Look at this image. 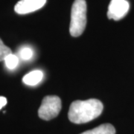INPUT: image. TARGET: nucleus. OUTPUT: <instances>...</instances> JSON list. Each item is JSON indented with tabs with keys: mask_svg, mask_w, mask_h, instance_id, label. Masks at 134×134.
<instances>
[{
	"mask_svg": "<svg viewBox=\"0 0 134 134\" xmlns=\"http://www.w3.org/2000/svg\"><path fill=\"white\" fill-rule=\"evenodd\" d=\"M103 109V104L98 99L75 100L70 105L68 117L75 124L87 123L98 118Z\"/></svg>",
	"mask_w": 134,
	"mask_h": 134,
	"instance_id": "1",
	"label": "nucleus"
},
{
	"mask_svg": "<svg viewBox=\"0 0 134 134\" xmlns=\"http://www.w3.org/2000/svg\"><path fill=\"white\" fill-rule=\"evenodd\" d=\"M86 25V3L85 0H75L71 10L69 32L72 37H79L84 31Z\"/></svg>",
	"mask_w": 134,
	"mask_h": 134,
	"instance_id": "2",
	"label": "nucleus"
},
{
	"mask_svg": "<svg viewBox=\"0 0 134 134\" xmlns=\"http://www.w3.org/2000/svg\"><path fill=\"white\" fill-rule=\"evenodd\" d=\"M61 110V100L55 96H46L38 110L40 119L48 121L57 117Z\"/></svg>",
	"mask_w": 134,
	"mask_h": 134,
	"instance_id": "3",
	"label": "nucleus"
},
{
	"mask_svg": "<svg viewBox=\"0 0 134 134\" xmlns=\"http://www.w3.org/2000/svg\"><path fill=\"white\" fill-rule=\"evenodd\" d=\"M129 8V2L127 0H111L107 11V17L115 21L120 20L126 16Z\"/></svg>",
	"mask_w": 134,
	"mask_h": 134,
	"instance_id": "4",
	"label": "nucleus"
},
{
	"mask_svg": "<svg viewBox=\"0 0 134 134\" xmlns=\"http://www.w3.org/2000/svg\"><path fill=\"white\" fill-rule=\"evenodd\" d=\"M46 0H20L14 7V10L18 14H27L43 8Z\"/></svg>",
	"mask_w": 134,
	"mask_h": 134,
	"instance_id": "5",
	"label": "nucleus"
},
{
	"mask_svg": "<svg viewBox=\"0 0 134 134\" xmlns=\"http://www.w3.org/2000/svg\"><path fill=\"white\" fill-rule=\"evenodd\" d=\"M43 73L40 70H34L32 72H29L27 75H25L23 78V81L27 85L34 86L39 83L43 80Z\"/></svg>",
	"mask_w": 134,
	"mask_h": 134,
	"instance_id": "6",
	"label": "nucleus"
},
{
	"mask_svg": "<svg viewBox=\"0 0 134 134\" xmlns=\"http://www.w3.org/2000/svg\"><path fill=\"white\" fill-rule=\"evenodd\" d=\"M81 134H115V129L110 124H104Z\"/></svg>",
	"mask_w": 134,
	"mask_h": 134,
	"instance_id": "7",
	"label": "nucleus"
},
{
	"mask_svg": "<svg viewBox=\"0 0 134 134\" xmlns=\"http://www.w3.org/2000/svg\"><path fill=\"white\" fill-rule=\"evenodd\" d=\"M5 62L6 66L9 69H14L17 66V65L19 63V58H17V56H16L15 54H10L5 58Z\"/></svg>",
	"mask_w": 134,
	"mask_h": 134,
	"instance_id": "8",
	"label": "nucleus"
},
{
	"mask_svg": "<svg viewBox=\"0 0 134 134\" xmlns=\"http://www.w3.org/2000/svg\"><path fill=\"white\" fill-rule=\"evenodd\" d=\"M10 54H12L10 48L6 46L0 39V61L5 60V58Z\"/></svg>",
	"mask_w": 134,
	"mask_h": 134,
	"instance_id": "9",
	"label": "nucleus"
},
{
	"mask_svg": "<svg viewBox=\"0 0 134 134\" xmlns=\"http://www.w3.org/2000/svg\"><path fill=\"white\" fill-rule=\"evenodd\" d=\"M19 55L23 60H29L33 56V51L31 48L29 47H23L19 51Z\"/></svg>",
	"mask_w": 134,
	"mask_h": 134,
	"instance_id": "10",
	"label": "nucleus"
},
{
	"mask_svg": "<svg viewBox=\"0 0 134 134\" xmlns=\"http://www.w3.org/2000/svg\"><path fill=\"white\" fill-rule=\"evenodd\" d=\"M8 101H7V98L3 96H0V110L7 104Z\"/></svg>",
	"mask_w": 134,
	"mask_h": 134,
	"instance_id": "11",
	"label": "nucleus"
}]
</instances>
